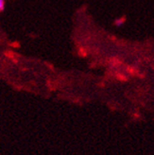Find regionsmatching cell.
<instances>
[{"label":"cell","instance_id":"6da1fadb","mask_svg":"<svg viewBox=\"0 0 154 155\" xmlns=\"http://www.w3.org/2000/svg\"><path fill=\"white\" fill-rule=\"evenodd\" d=\"M5 8V0H0V12H1Z\"/></svg>","mask_w":154,"mask_h":155}]
</instances>
